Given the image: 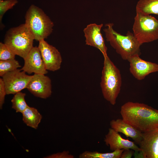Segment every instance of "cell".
Listing matches in <instances>:
<instances>
[{
	"label": "cell",
	"instance_id": "5b68a950",
	"mask_svg": "<svg viewBox=\"0 0 158 158\" xmlns=\"http://www.w3.org/2000/svg\"><path fill=\"white\" fill-rule=\"evenodd\" d=\"M34 37L25 24L11 28L6 32L4 43L23 59L33 47Z\"/></svg>",
	"mask_w": 158,
	"mask_h": 158
},
{
	"label": "cell",
	"instance_id": "d4e9b609",
	"mask_svg": "<svg viewBox=\"0 0 158 158\" xmlns=\"http://www.w3.org/2000/svg\"><path fill=\"white\" fill-rule=\"evenodd\" d=\"M133 150L131 149L124 150L122 153L121 158H130L134 154Z\"/></svg>",
	"mask_w": 158,
	"mask_h": 158
},
{
	"label": "cell",
	"instance_id": "9a60e30c",
	"mask_svg": "<svg viewBox=\"0 0 158 158\" xmlns=\"http://www.w3.org/2000/svg\"><path fill=\"white\" fill-rule=\"evenodd\" d=\"M111 128L116 131L130 137L135 142L139 145L142 138V133L130 125L124 122L122 119L111 120L110 123Z\"/></svg>",
	"mask_w": 158,
	"mask_h": 158
},
{
	"label": "cell",
	"instance_id": "44dd1931",
	"mask_svg": "<svg viewBox=\"0 0 158 158\" xmlns=\"http://www.w3.org/2000/svg\"><path fill=\"white\" fill-rule=\"evenodd\" d=\"M18 2L17 0H0V23L1 28H3L2 23L3 17L8 10L13 8Z\"/></svg>",
	"mask_w": 158,
	"mask_h": 158
},
{
	"label": "cell",
	"instance_id": "3957f363",
	"mask_svg": "<svg viewBox=\"0 0 158 158\" xmlns=\"http://www.w3.org/2000/svg\"><path fill=\"white\" fill-rule=\"evenodd\" d=\"M104 57L100 87L104 99L114 105L120 92L121 76L119 70L108 55L104 56Z\"/></svg>",
	"mask_w": 158,
	"mask_h": 158
},
{
	"label": "cell",
	"instance_id": "ac0fdd59",
	"mask_svg": "<svg viewBox=\"0 0 158 158\" xmlns=\"http://www.w3.org/2000/svg\"><path fill=\"white\" fill-rule=\"evenodd\" d=\"M124 149L117 150L111 152L101 153L86 151L81 153L80 158H121Z\"/></svg>",
	"mask_w": 158,
	"mask_h": 158
},
{
	"label": "cell",
	"instance_id": "7a4b0ae2",
	"mask_svg": "<svg viewBox=\"0 0 158 158\" xmlns=\"http://www.w3.org/2000/svg\"><path fill=\"white\" fill-rule=\"evenodd\" d=\"M104 29L107 41L123 60H128L131 57L140 55L141 45L133 33L128 31L126 35L117 32L113 28V23H107Z\"/></svg>",
	"mask_w": 158,
	"mask_h": 158
},
{
	"label": "cell",
	"instance_id": "d6986e66",
	"mask_svg": "<svg viewBox=\"0 0 158 158\" xmlns=\"http://www.w3.org/2000/svg\"><path fill=\"white\" fill-rule=\"evenodd\" d=\"M25 93L18 92L15 94L11 100L12 107L16 112L22 113L28 106L25 101Z\"/></svg>",
	"mask_w": 158,
	"mask_h": 158
},
{
	"label": "cell",
	"instance_id": "2e32d148",
	"mask_svg": "<svg viewBox=\"0 0 158 158\" xmlns=\"http://www.w3.org/2000/svg\"><path fill=\"white\" fill-rule=\"evenodd\" d=\"M22 114L23 120L27 126L35 129L37 128L42 116L36 109L28 106Z\"/></svg>",
	"mask_w": 158,
	"mask_h": 158
},
{
	"label": "cell",
	"instance_id": "603a6c76",
	"mask_svg": "<svg viewBox=\"0 0 158 158\" xmlns=\"http://www.w3.org/2000/svg\"><path fill=\"white\" fill-rule=\"evenodd\" d=\"M74 156L71 154L68 151H64L61 152H57L49 155L46 158H74Z\"/></svg>",
	"mask_w": 158,
	"mask_h": 158
},
{
	"label": "cell",
	"instance_id": "ffe728a7",
	"mask_svg": "<svg viewBox=\"0 0 158 158\" xmlns=\"http://www.w3.org/2000/svg\"><path fill=\"white\" fill-rule=\"evenodd\" d=\"M21 67L18 61L15 59L0 60V76L2 77L5 74Z\"/></svg>",
	"mask_w": 158,
	"mask_h": 158
},
{
	"label": "cell",
	"instance_id": "8fae6325",
	"mask_svg": "<svg viewBox=\"0 0 158 158\" xmlns=\"http://www.w3.org/2000/svg\"><path fill=\"white\" fill-rule=\"evenodd\" d=\"M103 26V24L91 23L84 28L83 32L86 44L98 49L104 56L107 55V48L101 32Z\"/></svg>",
	"mask_w": 158,
	"mask_h": 158
},
{
	"label": "cell",
	"instance_id": "277c9868",
	"mask_svg": "<svg viewBox=\"0 0 158 158\" xmlns=\"http://www.w3.org/2000/svg\"><path fill=\"white\" fill-rule=\"evenodd\" d=\"M25 19V24L36 40H44L52 32L53 22L41 9L34 5L27 11Z\"/></svg>",
	"mask_w": 158,
	"mask_h": 158
},
{
	"label": "cell",
	"instance_id": "7c38bea8",
	"mask_svg": "<svg viewBox=\"0 0 158 158\" xmlns=\"http://www.w3.org/2000/svg\"><path fill=\"white\" fill-rule=\"evenodd\" d=\"M24 60V64L21 69L28 74L45 75L48 73L38 47H33Z\"/></svg>",
	"mask_w": 158,
	"mask_h": 158
},
{
	"label": "cell",
	"instance_id": "e0dca14e",
	"mask_svg": "<svg viewBox=\"0 0 158 158\" xmlns=\"http://www.w3.org/2000/svg\"><path fill=\"white\" fill-rule=\"evenodd\" d=\"M136 13L144 15H158V0H140L136 7Z\"/></svg>",
	"mask_w": 158,
	"mask_h": 158
},
{
	"label": "cell",
	"instance_id": "7402d4cb",
	"mask_svg": "<svg viewBox=\"0 0 158 158\" xmlns=\"http://www.w3.org/2000/svg\"><path fill=\"white\" fill-rule=\"evenodd\" d=\"M16 55L5 44L0 43V60L15 59Z\"/></svg>",
	"mask_w": 158,
	"mask_h": 158
},
{
	"label": "cell",
	"instance_id": "4fadbf2b",
	"mask_svg": "<svg viewBox=\"0 0 158 158\" xmlns=\"http://www.w3.org/2000/svg\"><path fill=\"white\" fill-rule=\"evenodd\" d=\"M104 141L112 151L117 150L131 149L135 151L140 152L141 149L132 141L123 138L118 132L110 128L105 135Z\"/></svg>",
	"mask_w": 158,
	"mask_h": 158
},
{
	"label": "cell",
	"instance_id": "ba28073f",
	"mask_svg": "<svg viewBox=\"0 0 158 158\" xmlns=\"http://www.w3.org/2000/svg\"><path fill=\"white\" fill-rule=\"evenodd\" d=\"M39 42L38 47L46 69L52 71L59 70L61 67L62 62L59 51L55 47L49 44L44 40Z\"/></svg>",
	"mask_w": 158,
	"mask_h": 158
},
{
	"label": "cell",
	"instance_id": "8992f818",
	"mask_svg": "<svg viewBox=\"0 0 158 158\" xmlns=\"http://www.w3.org/2000/svg\"><path fill=\"white\" fill-rule=\"evenodd\" d=\"M132 29L134 36L141 45L158 39V20L151 16L136 13Z\"/></svg>",
	"mask_w": 158,
	"mask_h": 158
},
{
	"label": "cell",
	"instance_id": "5bb4252c",
	"mask_svg": "<svg viewBox=\"0 0 158 158\" xmlns=\"http://www.w3.org/2000/svg\"><path fill=\"white\" fill-rule=\"evenodd\" d=\"M143 158H158V128L142 133V138L138 145Z\"/></svg>",
	"mask_w": 158,
	"mask_h": 158
},
{
	"label": "cell",
	"instance_id": "30bf717a",
	"mask_svg": "<svg viewBox=\"0 0 158 158\" xmlns=\"http://www.w3.org/2000/svg\"><path fill=\"white\" fill-rule=\"evenodd\" d=\"M26 88L36 97L47 98L52 93L51 80L44 74H34L32 75Z\"/></svg>",
	"mask_w": 158,
	"mask_h": 158
},
{
	"label": "cell",
	"instance_id": "9c48e42d",
	"mask_svg": "<svg viewBox=\"0 0 158 158\" xmlns=\"http://www.w3.org/2000/svg\"><path fill=\"white\" fill-rule=\"evenodd\" d=\"M140 56L134 55L127 61L129 63L130 73L135 78L140 80L151 73L158 72V64L143 60Z\"/></svg>",
	"mask_w": 158,
	"mask_h": 158
},
{
	"label": "cell",
	"instance_id": "6da1fadb",
	"mask_svg": "<svg viewBox=\"0 0 158 158\" xmlns=\"http://www.w3.org/2000/svg\"><path fill=\"white\" fill-rule=\"evenodd\" d=\"M122 119L142 133L158 128V110L143 103L128 102L121 107Z\"/></svg>",
	"mask_w": 158,
	"mask_h": 158
},
{
	"label": "cell",
	"instance_id": "cb8c5ba5",
	"mask_svg": "<svg viewBox=\"0 0 158 158\" xmlns=\"http://www.w3.org/2000/svg\"><path fill=\"white\" fill-rule=\"evenodd\" d=\"M6 94L4 83L2 78H0V108L2 109Z\"/></svg>",
	"mask_w": 158,
	"mask_h": 158
},
{
	"label": "cell",
	"instance_id": "52a82bcc",
	"mask_svg": "<svg viewBox=\"0 0 158 158\" xmlns=\"http://www.w3.org/2000/svg\"><path fill=\"white\" fill-rule=\"evenodd\" d=\"M21 69L8 72L2 76L7 95L15 94L26 88L32 75Z\"/></svg>",
	"mask_w": 158,
	"mask_h": 158
}]
</instances>
